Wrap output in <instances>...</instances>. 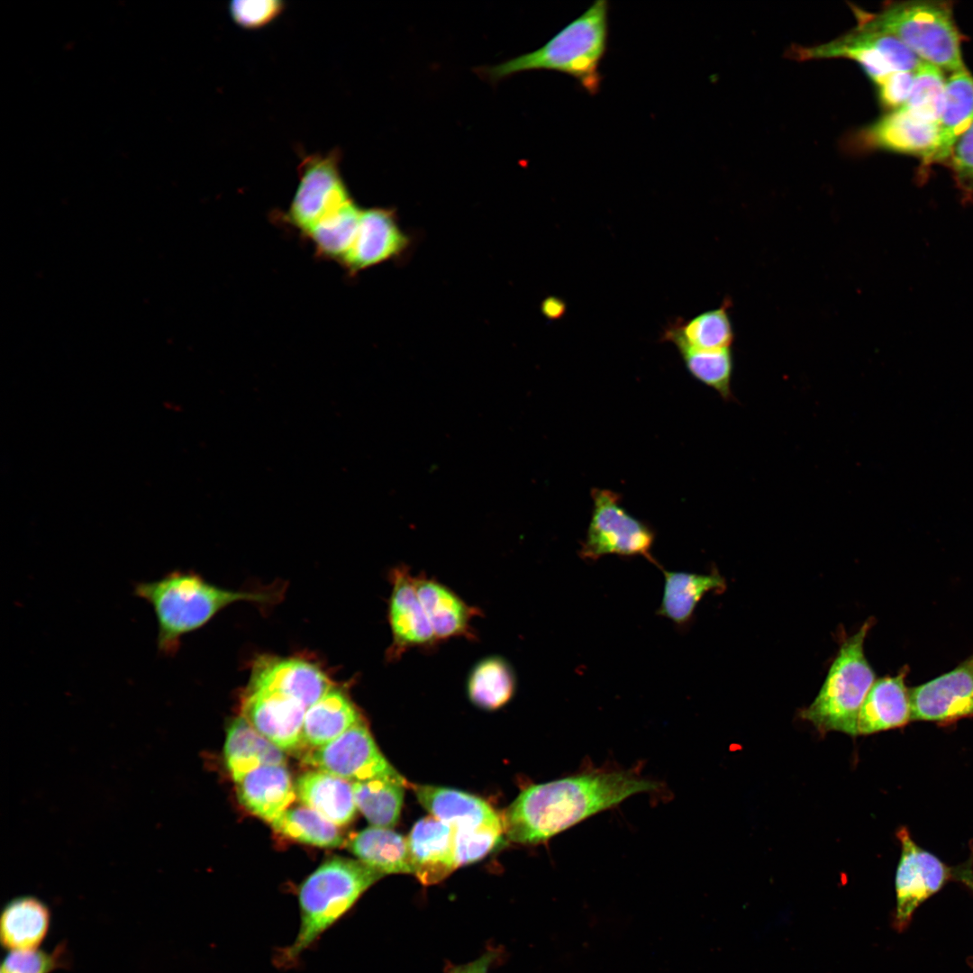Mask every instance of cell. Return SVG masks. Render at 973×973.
I'll use <instances>...</instances> for the list:
<instances>
[{
  "instance_id": "12",
  "label": "cell",
  "mask_w": 973,
  "mask_h": 973,
  "mask_svg": "<svg viewBox=\"0 0 973 973\" xmlns=\"http://www.w3.org/2000/svg\"><path fill=\"white\" fill-rule=\"evenodd\" d=\"M912 721L950 724L973 716V654L953 669L910 689Z\"/></svg>"
},
{
  "instance_id": "1",
  "label": "cell",
  "mask_w": 973,
  "mask_h": 973,
  "mask_svg": "<svg viewBox=\"0 0 973 973\" xmlns=\"http://www.w3.org/2000/svg\"><path fill=\"white\" fill-rule=\"evenodd\" d=\"M662 783L639 767L596 766L591 761L566 777L527 787L501 816L513 842L538 845L639 794H660Z\"/></svg>"
},
{
  "instance_id": "14",
  "label": "cell",
  "mask_w": 973,
  "mask_h": 973,
  "mask_svg": "<svg viewBox=\"0 0 973 973\" xmlns=\"http://www.w3.org/2000/svg\"><path fill=\"white\" fill-rule=\"evenodd\" d=\"M316 665L299 659H259L254 665L249 688L268 689L299 701L306 710L332 688Z\"/></svg>"
},
{
  "instance_id": "37",
  "label": "cell",
  "mask_w": 973,
  "mask_h": 973,
  "mask_svg": "<svg viewBox=\"0 0 973 973\" xmlns=\"http://www.w3.org/2000/svg\"><path fill=\"white\" fill-rule=\"evenodd\" d=\"M503 825L455 829L454 852L457 867L477 861L500 842Z\"/></svg>"
},
{
  "instance_id": "15",
  "label": "cell",
  "mask_w": 973,
  "mask_h": 973,
  "mask_svg": "<svg viewBox=\"0 0 973 973\" xmlns=\"http://www.w3.org/2000/svg\"><path fill=\"white\" fill-rule=\"evenodd\" d=\"M859 140L866 149L919 157L923 168L936 149L938 123L922 121L898 108L864 129Z\"/></svg>"
},
{
  "instance_id": "11",
  "label": "cell",
  "mask_w": 973,
  "mask_h": 973,
  "mask_svg": "<svg viewBox=\"0 0 973 973\" xmlns=\"http://www.w3.org/2000/svg\"><path fill=\"white\" fill-rule=\"evenodd\" d=\"M388 577L391 591L387 620L392 640L386 659L396 662L413 649L432 650L439 641L419 598L411 569L399 564L390 569Z\"/></svg>"
},
{
  "instance_id": "23",
  "label": "cell",
  "mask_w": 973,
  "mask_h": 973,
  "mask_svg": "<svg viewBox=\"0 0 973 973\" xmlns=\"http://www.w3.org/2000/svg\"><path fill=\"white\" fill-rule=\"evenodd\" d=\"M295 789L304 805L336 825L349 823L356 814L353 784L348 780L314 769L298 777Z\"/></svg>"
},
{
  "instance_id": "33",
  "label": "cell",
  "mask_w": 973,
  "mask_h": 973,
  "mask_svg": "<svg viewBox=\"0 0 973 973\" xmlns=\"http://www.w3.org/2000/svg\"><path fill=\"white\" fill-rule=\"evenodd\" d=\"M352 784L357 808L372 826L391 829L397 823L406 786L387 778Z\"/></svg>"
},
{
  "instance_id": "34",
  "label": "cell",
  "mask_w": 973,
  "mask_h": 973,
  "mask_svg": "<svg viewBox=\"0 0 973 973\" xmlns=\"http://www.w3.org/2000/svg\"><path fill=\"white\" fill-rule=\"evenodd\" d=\"M688 372L699 382L715 390L725 401L733 400L732 377V353L730 348L702 350L677 348Z\"/></svg>"
},
{
  "instance_id": "16",
  "label": "cell",
  "mask_w": 973,
  "mask_h": 973,
  "mask_svg": "<svg viewBox=\"0 0 973 973\" xmlns=\"http://www.w3.org/2000/svg\"><path fill=\"white\" fill-rule=\"evenodd\" d=\"M414 583L439 643L457 638L477 640L472 621L482 616L478 607L468 605L450 587L424 573L414 576Z\"/></svg>"
},
{
  "instance_id": "43",
  "label": "cell",
  "mask_w": 973,
  "mask_h": 973,
  "mask_svg": "<svg viewBox=\"0 0 973 973\" xmlns=\"http://www.w3.org/2000/svg\"><path fill=\"white\" fill-rule=\"evenodd\" d=\"M953 879L967 887L973 895V863L971 860L953 868ZM968 963L973 968V958Z\"/></svg>"
},
{
  "instance_id": "9",
  "label": "cell",
  "mask_w": 973,
  "mask_h": 973,
  "mask_svg": "<svg viewBox=\"0 0 973 973\" xmlns=\"http://www.w3.org/2000/svg\"><path fill=\"white\" fill-rule=\"evenodd\" d=\"M896 837L901 856L896 873L892 925L896 932H903L911 923L915 910L953 879V868L916 844L905 827L896 832Z\"/></svg>"
},
{
  "instance_id": "32",
  "label": "cell",
  "mask_w": 973,
  "mask_h": 973,
  "mask_svg": "<svg viewBox=\"0 0 973 973\" xmlns=\"http://www.w3.org/2000/svg\"><path fill=\"white\" fill-rule=\"evenodd\" d=\"M269 823L276 832L298 842L323 848L344 843L338 825L305 805L287 808Z\"/></svg>"
},
{
  "instance_id": "42",
  "label": "cell",
  "mask_w": 973,
  "mask_h": 973,
  "mask_svg": "<svg viewBox=\"0 0 973 973\" xmlns=\"http://www.w3.org/2000/svg\"><path fill=\"white\" fill-rule=\"evenodd\" d=\"M496 958V950H487L471 962L453 967L449 973H488L490 966Z\"/></svg>"
},
{
  "instance_id": "36",
  "label": "cell",
  "mask_w": 973,
  "mask_h": 973,
  "mask_svg": "<svg viewBox=\"0 0 973 973\" xmlns=\"http://www.w3.org/2000/svg\"><path fill=\"white\" fill-rule=\"evenodd\" d=\"M69 965V950L67 944L61 942L50 952L39 949L9 951L2 962L0 973H51Z\"/></svg>"
},
{
  "instance_id": "18",
  "label": "cell",
  "mask_w": 973,
  "mask_h": 973,
  "mask_svg": "<svg viewBox=\"0 0 973 973\" xmlns=\"http://www.w3.org/2000/svg\"><path fill=\"white\" fill-rule=\"evenodd\" d=\"M455 828L432 815L419 820L407 843L413 874L423 885L436 884L458 867L454 852Z\"/></svg>"
},
{
  "instance_id": "22",
  "label": "cell",
  "mask_w": 973,
  "mask_h": 973,
  "mask_svg": "<svg viewBox=\"0 0 973 973\" xmlns=\"http://www.w3.org/2000/svg\"><path fill=\"white\" fill-rule=\"evenodd\" d=\"M973 123V76L964 68L952 72L946 80L945 101L938 123L936 149L922 168L935 163L947 164L958 139Z\"/></svg>"
},
{
  "instance_id": "44",
  "label": "cell",
  "mask_w": 973,
  "mask_h": 973,
  "mask_svg": "<svg viewBox=\"0 0 973 973\" xmlns=\"http://www.w3.org/2000/svg\"><path fill=\"white\" fill-rule=\"evenodd\" d=\"M566 309L567 305L565 302L560 298L554 296L547 297L541 305V310L549 319H559L562 317Z\"/></svg>"
},
{
  "instance_id": "8",
  "label": "cell",
  "mask_w": 973,
  "mask_h": 973,
  "mask_svg": "<svg viewBox=\"0 0 973 973\" xmlns=\"http://www.w3.org/2000/svg\"><path fill=\"white\" fill-rule=\"evenodd\" d=\"M302 761L315 770L351 783L387 778L407 787L412 785L380 752L363 719L329 743L306 750Z\"/></svg>"
},
{
  "instance_id": "31",
  "label": "cell",
  "mask_w": 973,
  "mask_h": 973,
  "mask_svg": "<svg viewBox=\"0 0 973 973\" xmlns=\"http://www.w3.org/2000/svg\"><path fill=\"white\" fill-rule=\"evenodd\" d=\"M361 209L350 200L305 233L318 255L340 261L346 257L356 238Z\"/></svg>"
},
{
  "instance_id": "28",
  "label": "cell",
  "mask_w": 973,
  "mask_h": 973,
  "mask_svg": "<svg viewBox=\"0 0 973 973\" xmlns=\"http://www.w3.org/2000/svg\"><path fill=\"white\" fill-rule=\"evenodd\" d=\"M348 848L359 860L384 876L413 874L407 838L389 828H366L350 838Z\"/></svg>"
},
{
  "instance_id": "35",
  "label": "cell",
  "mask_w": 973,
  "mask_h": 973,
  "mask_svg": "<svg viewBox=\"0 0 973 973\" xmlns=\"http://www.w3.org/2000/svg\"><path fill=\"white\" fill-rule=\"evenodd\" d=\"M941 71L923 61L914 72L909 97L900 108L917 119L938 123L945 101L946 80Z\"/></svg>"
},
{
  "instance_id": "39",
  "label": "cell",
  "mask_w": 973,
  "mask_h": 973,
  "mask_svg": "<svg viewBox=\"0 0 973 973\" xmlns=\"http://www.w3.org/2000/svg\"><path fill=\"white\" fill-rule=\"evenodd\" d=\"M947 165L965 199L973 202V123L955 142Z\"/></svg>"
},
{
  "instance_id": "30",
  "label": "cell",
  "mask_w": 973,
  "mask_h": 973,
  "mask_svg": "<svg viewBox=\"0 0 973 973\" xmlns=\"http://www.w3.org/2000/svg\"><path fill=\"white\" fill-rule=\"evenodd\" d=\"M516 676L512 665L497 655L486 656L470 669L466 681L469 701L484 710L505 705L516 690Z\"/></svg>"
},
{
  "instance_id": "41",
  "label": "cell",
  "mask_w": 973,
  "mask_h": 973,
  "mask_svg": "<svg viewBox=\"0 0 973 973\" xmlns=\"http://www.w3.org/2000/svg\"><path fill=\"white\" fill-rule=\"evenodd\" d=\"M914 72L897 71L889 75L878 85L880 104L891 109L900 108L908 99L914 83Z\"/></svg>"
},
{
  "instance_id": "17",
  "label": "cell",
  "mask_w": 973,
  "mask_h": 973,
  "mask_svg": "<svg viewBox=\"0 0 973 973\" xmlns=\"http://www.w3.org/2000/svg\"><path fill=\"white\" fill-rule=\"evenodd\" d=\"M407 245L408 238L396 223L393 211L361 210L356 238L341 264L356 273L397 256Z\"/></svg>"
},
{
  "instance_id": "38",
  "label": "cell",
  "mask_w": 973,
  "mask_h": 973,
  "mask_svg": "<svg viewBox=\"0 0 973 973\" xmlns=\"http://www.w3.org/2000/svg\"><path fill=\"white\" fill-rule=\"evenodd\" d=\"M856 30L880 52L894 72H915L923 62L905 44L892 34L862 24H859Z\"/></svg>"
},
{
  "instance_id": "26",
  "label": "cell",
  "mask_w": 973,
  "mask_h": 973,
  "mask_svg": "<svg viewBox=\"0 0 973 973\" xmlns=\"http://www.w3.org/2000/svg\"><path fill=\"white\" fill-rule=\"evenodd\" d=\"M223 751L234 781L259 767L286 766V762L284 751L258 732L243 716L233 719L228 726Z\"/></svg>"
},
{
  "instance_id": "2",
  "label": "cell",
  "mask_w": 973,
  "mask_h": 973,
  "mask_svg": "<svg viewBox=\"0 0 973 973\" xmlns=\"http://www.w3.org/2000/svg\"><path fill=\"white\" fill-rule=\"evenodd\" d=\"M135 596L149 604L156 616L157 648L172 656L186 634L204 626L215 614L237 601L268 602L263 592L232 591L215 587L192 572L175 570L153 581L133 586Z\"/></svg>"
},
{
  "instance_id": "5",
  "label": "cell",
  "mask_w": 973,
  "mask_h": 973,
  "mask_svg": "<svg viewBox=\"0 0 973 973\" xmlns=\"http://www.w3.org/2000/svg\"><path fill=\"white\" fill-rule=\"evenodd\" d=\"M871 626L869 619L842 641L818 695L799 713L821 733L840 732L858 736L859 710L876 680L864 653V641Z\"/></svg>"
},
{
  "instance_id": "21",
  "label": "cell",
  "mask_w": 973,
  "mask_h": 973,
  "mask_svg": "<svg viewBox=\"0 0 973 973\" xmlns=\"http://www.w3.org/2000/svg\"><path fill=\"white\" fill-rule=\"evenodd\" d=\"M411 787L431 815L455 829L503 825L501 816L477 796L441 787L411 785Z\"/></svg>"
},
{
  "instance_id": "40",
  "label": "cell",
  "mask_w": 973,
  "mask_h": 973,
  "mask_svg": "<svg viewBox=\"0 0 973 973\" xmlns=\"http://www.w3.org/2000/svg\"><path fill=\"white\" fill-rule=\"evenodd\" d=\"M283 8V2L278 0H234L229 5L232 20L246 29L266 25L279 15Z\"/></svg>"
},
{
  "instance_id": "25",
  "label": "cell",
  "mask_w": 973,
  "mask_h": 973,
  "mask_svg": "<svg viewBox=\"0 0 973 973\" xmlns=\"http://www.w3.org/2000/svg\"><path fill=\"white\" fill-rule=\"evenodd\" d=\"M660 569L665 582L656 614L671 620L678 627H684L691 621L697 604L705 594L721 593L726 587L725 579L715 570L696 574Z\"/></svg>"
},
{
  "instance_id": "3",
  "label": "cell",
  "mask_w": 973,
  "mask_h": 973,
  "mask_svg": "<svg viewBox=\"0 0 973 973\" xmlns=\"http://www.w3.org/2000/svg\"><path fill=\"white\" fill-rule=\"evenodd\" d=\"M608 12L606 0H596L540 49L481 68L479 72L497 82L524 71L553 70L572 77L588 94L596 95L602 82L600 64L608 45Z\"/></svg>"
},
{
  "instance_id": "4",
  "label": "cell",
  "mask_w": 973,
  "mask_h": 973,
  "mask_svg": "<svg viewBox=\"0 0 973 973\" xmlns=\"http://www.w3.org/2000/svg\"><path fill=\"white\" fill-rule=\"evenodd\" d=\"M383 874L360 860H326L300 885V925L295 941L279 952L281 966L296 960L341 920Z\"/></svg>"
},
{
  "instance_id": "6",
  "label": "cell",
  "mask_w": 973,
  "mask_h": 973,
  "mask_svg": "<svg viewBox=\"0 0 973 973\" xmlns=\"http://www.w3.org/2000/svg\"><path fill=\"white\" fill-rule=\"evenodd\" d=\"M860 24L896 36L920 59L941 70L955 72L965 68L961 37L950 3L893 4L877 14L864 15Z\"/></svg>"
},
{
  "instance_id": "24",
  "label": "cell",
  "mask_w": 973,
  "mask_h": 973,
  "mask_svg": "<svg viewBox=\"0 0 973 973\" xmlns=\"http://www.w3.org/2000/svg\"><path fill=\"white\" fill-rule=\"evenodd\" d=\"M48 905L31 896L16 897L3 908L0 918V941L8 951L38 950L50 925Z\"/></svg>"
},
{
  "instance_id": "19",
  "label": "cell",
  "mask_w": 973,
  "mask_h": 973,
  "mask_svg": "<svg viewBox=\"0 0 973 973\" xmlns=\"http://www.w3.org/2000/svg\"><path fill=\"white\" fill-rule=\"evenodd\" d=\"M907 668L893 677L876 679L859 710L858 735L900 728L912 721L910 689L905 685Z\"/></svg>"
},
{
  "instance_id": "29",
  "label": "cell",
  "mask_w": 973,
  "mask_h": 973,
  "mask_svg": "<svg viewBox=\"0 0 973 973\" xmlns=\"http://www.w3.org/2000/svg\"><path fill=\"white\" fill-rule=\"evenodd\" d=\"M731 301L726 298L716 309L708 310L688 321L671 323L665 330L663 339L677 348L686 346L702 350L728 349L734 341V332L729 316Z\"/></svg>"
},
{
  "instance_id": "13",
  "label": "cell",
  "mask_w": 973,
  "mask_h": 973,
  "mask_svg": "<svg viewBox=\"0 0 973 973\" xmlns=\"http://www.w3.org/2000/svg\"><path fill=\"white\" fill-rule=\"evenodd\" d=\"M306 708L282 693L249 688L241 704V716L262 736L283 751L298 752L303 747Z\"/></svg>"
},
{
  "instance_id": "10",
  "label": "cell",
  "mask_w": 973,
  "mask_h": 973,
  "mask_svg": "<svg viewBox=\"0 0 973 973\" xmlns=\"http://www.w3.org/2000/svg\"><path fill=\"white\" fill-rule=\"evenodd\" d=\"M350 200L340 173L338 151L311 155L300 165L299 183L287 219L305 234Z\"/></svg>"
},
{
  "instance_id": "27",
  "label": "cell",
  "mask_w": 973,
  "mask_h": 973,
  "mask_svg": "<svg viewBox=\"0 0 973 973\" xmlns=\"http://www.w3.org/2000/svg\"><path fill=\"white\" fill-rule=\"evenodd\" d=\"M362 719L347 694L332 687L306 710L303 747L314 749L325 745Z\"/></svg>"
},
{
  "instance_id": "20",
  "label": "cell",
  "mask_w": 973,
  "mask_h": 973,
  "mask_svg": "<svg viewBox=\"0 0 973 973\" xmlns=\"http://www.w3.org/2000/svg\"><path fill=\"white\" fill-rule=\"evenodd\" d=\"M240 803L251 814L270 823L296 797L291 776L284 765H266L235 780Z\"/></svg>"
},
{
  "instance_id": "7",
  "label": "cell",
  "mask_w": 973,
  "mask_h": 973,
  "mask_svg": "<svg viewBox=\"0 0 973 973\" xmlns=\"http://www.w3.org/2000/svg\"><path fill=\"white\" fill-rule=\"evenodd\" d=\"M591 497V518L578 551L579 556L590 561L606 555L642 556L659 567L651 554L655 532L623 507L620 495L609 489L594 487Z\"/></svg>"
}]
</instances>
